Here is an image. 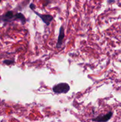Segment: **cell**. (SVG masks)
Here are the masks:
<instances>
[{
    "instance_id": "obj_1",
    "label": "cell",
    "mask_w": 121,
    "mask_h": 122,
    "mask_svg": "<svg viewBox=\"0 0 121 122\" xmlns=\"http://www.w3.org/2000/svg\"><path fill=\"white\" fill-rule=\"evenodd\" d=\"M70 90V86L66 83H59L52 88V91L56 94H66Z\"/></svg>"
},
{
    "instance_id": "obj_2",
    "label": "cell",
    "mask_w": 121,
    "mask_h": 122,
    "mask_svg": "<svg viewBox=\"0 0 121 122\" xmlns=\"http://www.w3.org/2000/svg\"><path fill=\"white\" fill-rule=\"evenodd\" d=\"M33 11L36 15H37L38 16L40 17V19L42 20V21H43L47 26H49V25L51 24V21L53 20V17L52 15H49V14H39L38 12L35 11L34 10Z\"/></svg>"
},
{
    "instance_id": "obj_3",
    "label": "cell",
    "mask_w": 121,
    "mask_h": 122,
    "mask_svg": "<svg viewBox=\"0 0 121 122\" xmlns=\"http://www.w3.org/2000/svg\"><path fill=\"white\" fill-rule=\"evenodd\" d=\"M112 116V112H109V113L105 114V115H102V116H97V117L93 119V120L94 122H106L108 121V120L111 118Z\"/></svg>"
},
{
    "instance_id": "obj_4",
    "label": "cell",
    "mask_w": 121,
    "mask_h": 122,
    "mask_svg": "<svg viewBox=\"0 0 121 122\" xmlns=\"http://www.w3.org/2000/svg\"><path fill=\"white\" fill-rule=\"evenodd\" d=\"M64 37H65V32H64V28L63 27V26H61L60 27V29H59V36H58V42L56 43V47L60 48L61 46V45H62L63 43V40L64 39Z\"/></svg>"
},
{
    "instance_id": "obj_5",
    "label": "cell",
    "mask_w": 121,
    "mask_h": 122,
    "mask_svg": "<svg viewBox=\"0 0 121 122\" xmlns=\"http://www.w3.org/2000/svg\"><path fill=\"white\" fill-rule=\"evenodd\" d=\"M13 18H14V15L13 14V12L11 11H9L7 12L3 16V20L4 21H10L12 19L14 20Z\"/></svg>"
},
{
    "instance_id": "obj_6",
    "label": "cell",
    "mask_w": 121,
    "mask_h": 122,
    "mask_svg": "<svg viewBox=\"0 0 121 122\" xmlns=\"http://www.w3.org/2000/svg\"><path fill=\"white\" fill-rule=\"evenodd\" d=\"M14 20H20L23 24H25V23L26 22V17H25L24 15L21 13H17L15 15H14Z\"/></svg>"
},
{
    "instance_id": "obj_7",
    "label": "cell",
    "mask_w": 121,
    "mask_h": 122,
    "mask_svg": "<svg viewBox=\"0 0 121 122\" xmlns=\"http://www.w3.org/2000/svg\"><path fill=\"white\" fill-rule=\"evenodd\" d=\"M3 63H4V64H7V65H11V64L14 63V61L13 60H6L4 61Z\"/></svg>"
},
{
    "instance_id": "obj_8",
    "label": "cell",
    "mask_w": 121,
    "mask_h": 122,
    "mask_svg": "<svg viewBox=\"0 0 121 122\" xmlns=\"http://www.w3.org/2000/svg\"><path fill=\"white\" fill-rule=\"evenodd\" d=\"M30 8L32 10H34V8H35V5H34L33 4H31L30 5Z\"/></svg>"
},
{
    "instance_id": "obj_9",
    "label": "cell",
    "mask_w": 121,
    "mask_h": 122,
    "mask_svg": "<svg viewBox=\"0 0 121 122\" xmlns=\"http://www.w3.org/2000/svg\"><path fill=\"white\" fill-rule=\"evenodd\" d=\"M1 0H0V2H1Z\"/></svg>"
}]
</instances>
